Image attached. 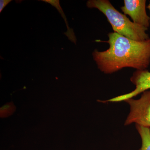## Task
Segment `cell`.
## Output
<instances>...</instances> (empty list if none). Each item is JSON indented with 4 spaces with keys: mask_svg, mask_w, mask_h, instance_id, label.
Returning <instances> with one entry per match:
<instances>
[{
    "mask_svg": "<svg viewBox=\"0 0 150 150\" xmlns=\"http://www.w3.org/2000/svg\"><path fill=\"white\" fill-rule=\"evenodd\" d=\"M89 8L98 9L106 16L114 32L137 41H144L150 38L148 28L131 21L126 15L120 13L108 0H89Z\"/></svg>",
    "mask_w": 150,
    "mask_h": 150,
    "instance_id": "2",
    "label": "cell"
},
{
    "mask_svg": "<svg viewBox=\"0 0 150 150\" xmlns=\"http://www.w3.org/2000/svg\"><path fill=\"white\" fill-rule=\"evenodd\" d=\"M146 0H124L121 10L124 14L128 15L133 22L148 28L150 25V16L146 11Z\"/></svg>",
    "mask_w": 150,
    "mask_h": 150,
    "instance_id": "4",
    "label": "cell"
},
{
    "mask_svg": "<svg viewBox=\"0 0 150 150\" xmlns=\"http://www.w3.org/2000/svg\"><path fill=\"white\" fill-rule=\"evenodd\" d=\"M142 140V146L139 150H150V128L136 125Z\"/></svg>",
    "mask_w": 150,
    "mask_h": 150,
    "instance_id": "6",
    "label": "cell"
},
{
    "mask_svg": "<svg viewBox=\"0 0 150 150\" xmlns=\"http://www.w3.org/2000/svg\"><path fill=\"white\" fill-rule=\"evenodd\" d=\"M130 105V112L124 125L132 123L144 127L150 128V90L142 93L140 98H133L125 100Z\"/></svg>",
    "mask_w": 150,
    "mask_h": 150,
    "instance_id": "3",
    "label": "cell"
},
{
    "mask_svg": "<svg viewBox=\"0 0 150 150\" xmlns=\"http://www.w3.org/2000/svg\"><path fill=\"white\" fill-rule=\"evenodd\" d=\"M147 8L149 10L150 13V2L149 3V4L148 5V6H147Z\"/></svg>",
    "mask_w": 150,
    "mask_h": 150,
    "instance_id": "9",
    "label": "cell"
},
{
    "mask_svg": "<svg viewBox=\"0 0 150 150\" xmlns=\"http://www.w3.org/2000/svg\"><path fill=\"white\" fill-rule=\"evenodd\" d=\"M136 86L133 91L124 95L126 99L133 98L144 91L150 90V72L147 70H137L130 78Z\"/></svg>",
    "mask_w": 150,
    "mask_h": 150,
    "instance_id": "5",
    "label": "cell"
},
{
    "mask_svg": "<svg viewBox=\"0 0 150 150\" xmlns=\"http://www.w3.org/2000/svg\"><path fill=\"white\" fill-rule=\"evenodd\" d=\"M11 1V0H1L0 1V13L1 12L4 8Z\"/></svg>",
    "mask_w": 150,
    "mask_h": 150,
    "instance_id": "8",
    "label": "cell"
},
{
    "mask_svg": "<svg viewBox=\"0 0 150 150\" xmlns=\"http://www.w3.org/2000/svg\"><path fill=\"white\" fill-rule=\"evenodd\" d=\"M42 1L51 4V5L54 6L58 10L60 13H61V14H62L63 18H64L65 21H66L67 28H68V31L67 32H68V34L67 36H68V38H69L70 40L76 43V38L75 37L74 33L73 32V30L70 29L69 28L64 14V13L63 11L62 10V9L61 8V6H60L59 1H58V0H43Z\"/></svg>",
    "mask_w": 150,
    "mask_h": 150,
    "instance_id": "7",
    "label": "cell"
},
{
    "mask_svg": "<svg viewBox=\"0 0 150 150\" xmlns=\"http://www.w3.org/2000/svg\"><path fill=\"white\" fill-rule=\"evenodd\" d=\"M107 50L93 52L94 60L98 69L105 74L116 72L129 67L137 70H147L150 64V38L144 41L132 40L117 33H108Z\"/></svg>",
    "mask_w": 150,
    "mask_h": 150,
    "instance_id": "1",
    "label": "cell"
}]
</instances>
